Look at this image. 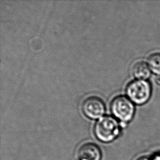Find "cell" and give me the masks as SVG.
I'll return each instance as SVG.
<instances>
[{
  "label": "cell",
  "mask_w": 160,
  "mask_h": 160,
  "mask_svg": "<svg viewBox=\"0 0 160 160\" xmlns=\"http://www.w3.org/2000/svg\"><path fill=\"white\" fill-rule=\"evenodd\" d=\"M120 126L117 120L111 116H104L98 120L94 127L96 137L103 143H110L119 136Z\"/></svg>",
  "instance_id": "obj_1"
},
{
  "label": "cell",
  "mask_w": 160,
  "mask_h": 160,
  "mask_svg": "<svg viewBox=\"0 0 160 160\" xmlns=\"http://www.w3.org/2000/svg\"><path fill=\"white\" fill-rule=\"evenodd\" d=\"M126 92L128 98L137 105L145 104L152 95V85L145 80H132L128 85Z\"/></svg>",
  "instance_id": "obj_2"
},
{
  "label": "cell",
  "mask_w": 160,
  "mask_h": 160,
  "mask_svg": "<svg viewBox=\"0 0 160 160\" xmlns=\"http://www.w3.org/2000/svg\"><path fill=\"white\" fill-rule=\"evenodd\" d=\"M112 114L122 123L132 120L134 117L135 107L131 100L125 96H118L110 103Z\"/></svg>",
  "instance_id": "obj_3"
},
{
  "label": "cell",
  "mask_w": 160,
  "mask_h": 160,
  "mask_svg": "<svg viewBox=\"0 0 160 160\" xmlns=\"http://www.w3.org/2000/svg\"><path fill=\"white\" fill-rule=\"evenodd\" d=\"M82 110L84 114L90 119H96L104 114L106 107L101 98L96 96H90L84 101Z\"/></svg>",
  "instance_id": "obj_4"
},
{
  "label": "cell",
  "mask_w": 160,
  "mask_h": 160,
  "mask_svg": "<svg viewBox=\"0 0 160 160\" xmlns=\"http://www.w3.org/2000/svg\"><path fill=\"white\" fill-rule=\"evenodd\" d=\"M78 160H101L102 153L100 147L95 143L88 142L79 148L77 152Z\"/></svg>",
  "instance_id": "obj_5"
},
{
  "label": "cell",
  "mask_w": 160,
  "mask_h": 160,
  "mask_svg": "<svg viewBox=\"0 0 160 160\" xmlns=\"http://www.w3.org/2000/svg\"><path fill=\"white\" fill-rule=\"evenodd\" d=\"M132 72L135 78L141 80H146L151 75V70L149 66L144 61L135 63L132 67Z\"/></svg>",
  "instance_id": "obj_6"
},
{
  "label": "cell",
  "mask_w": 160,
  "mask_h": 160,
  "mask_svg": "<svg viewBox=\"0 0 160 160\" xmlns=\"http://www.w3.org/2000/svg\"><path fill=\"white\" fill-rule=\"evenodd\" d=\"M147 61L150 70L158 76H160V52L151 54Z\"/></svg>",
  "instance_id": "obj_7"
},
{
  "label": "cell",
  "mask_w": 160,
  "mask_h": 160,
  "mask_svg": "<svg viewBox=\"0 0 160 160\" xmlns=\"http://www.w3.org/2000/svg\"><path fill=\"white\" fill-rule=\"evenodd\" d=\"M152 160H160V153L154 155V156L152 158Z\"/></svg>",
  "instance_id": "obj_8"
},
{
  "label": "cell",
  "mask_w": 160,
  "mask_h": 160,
  "mask_svg": "<svg viewBox=\"0 0 160 160\" xmlns=\"http://www.w3.org/2000/svg\"><path fill=\"white\" fill-rule=\"evenodd\" d=\"M137 160H152V158L147 156H143L139 158Z\"/></svg>",
  "instance_id": "obj_9"
},
{
  "label": "cell",
  "mask_w": 160,
  "mask_h": 160,
  "mask_svg": "<svg viewBox=\"0 0 160 160\" xmlns=\"http://www.w3.org/2000/svg\"><path fill=\"white\" fill-rule=\"evenodd\" d=\"M155 81L158 84L160 85V76H158L155 79Z\"/></svg>",
  "instance_id": "obj_10"
}]
</instances>
